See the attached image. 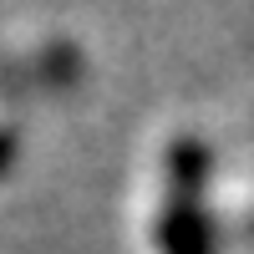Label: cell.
<instances>
[{"label":"cell","instance_id":"1","mask_svg":"<svg viewBox=\"0 0 254 254\" xmlns=\"http://www.w3.org/2000/svg\"><path fill=\"white\" fill-rule=\"evenodd\" d=\"M203 193H208V147L198 137H173L163 158L158 254H219Z\"/></svg>","mask_w":254,"mask_h":254},{"label":"cell","instance_id":"2","mask_svg":"<svg viewBox=\"0 0 254 254\" xmlns=\"http://www.w3.org/2000/svg\"><path fill=\"white\" fill-rule=\"evenodd\" d=\"M5 163H10V137L0 132V168H5Z\"/></svg>","mask_w":254,"mask_h":254}]
</instances>
